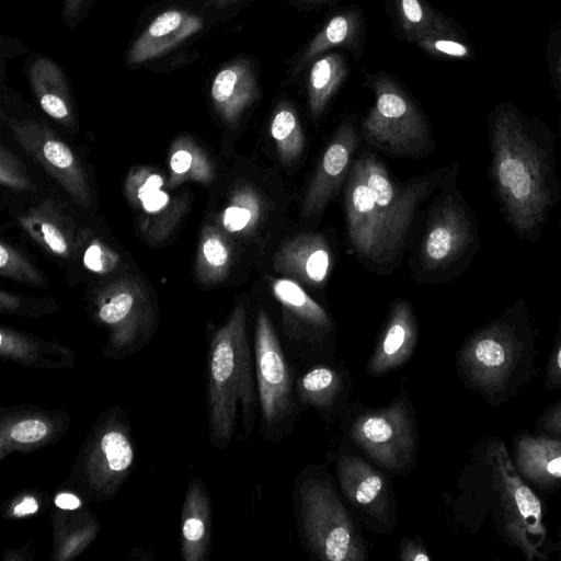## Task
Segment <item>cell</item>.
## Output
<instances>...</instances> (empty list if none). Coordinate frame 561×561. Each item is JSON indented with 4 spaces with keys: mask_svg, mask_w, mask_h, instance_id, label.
I'll return each instance as SVG.
<instances>
[{
    "mask_svg": "<svg viewBox=\"0 0 561 561\" xmlns=\"http://www.w3.org/2000/svg\"><path fill=\"white\" fill-rule=\"evenodd\" d=\"M416 43L434 55L453 58H467L471 56L470 47L459 38L451 24L425 35L417 39Z\"/></svg>",
    "mask_w": 561,
    "mask_h": 561,
    "instance_id": "cell-35",
    "label": "cell"
},
{
    "mask_svg": "<svg viewBox=\"0 0 561 561\" xmlns=\"http://www.w3.org/2000/svg\"><path fill=\"white\" fill-rule=\"evenodd\" d=\"M87 0H65L64 19L69 23L73 21L82 10Z\"/></svg>",
    "mask_w": 561,
    "mask_h": 561,
    "instance_id": "cell-43",
    "label": "cell"
},
{
    "mask_svg": "<svg viewBox=\"0 0 561 561\" xmlns=\"http://www.w3.org/2000/svg\"><path fill=\"white\" fill-rule=\"evenodd\" d=\"M30 82L42 110L65 125L73 122L71 95L66 77L53 60L36 59L30 68Z\"/></svg>",
    "mask_w": 561,
    "mask_h": 561,
    "instance_id": "cell-24",
    "label": "cell"
},
{
    "mask_svg": "<svg viewBox=\"0 0 561 561\" xmlns=\"http://www.w3.org/2000/svg\"><path fill=\"white\" fill-rule=\"evenodd\" d=\"M324 462L333 463L340 492L363 528L377 536L391 535L399 524V501L392 476L365 457L328 448Z\"/></svg>",
    "mask_w": 561,
    "mask_h": 561,
    "instance_id": "cell-8",
    "label": "cell"
},
{
    "mask_svg": "<svg viewBox=\"0 0 561 561\" xmlns=\"http://www.w3.org/2000/svg\"><path fill=\"white\" fill-rule=\"evenodd\" d=\"M357 28L358 19L355 13L343 12L334 15L307 46L296 70L329 48L351 43Z\"/></svg>",
    "mask_w": 561,
    "mask_h": 561,
    "instance_id": "cell-31",
    "label": "cell"
},
{
    "mask_svg": "<svg viewBox=\"0 0 561 561\" xmlns=\"http://www.w3.org/2000/svg\"><path fill=\"white\" fill-rule=\"evenodd\" d=\"M203 517L201 513L191 511V514L183 520L182 534L186 553L196 551L204 537L207 536L208 526Z\"/></svg>",
    "mask_w": 561,
    "mask_h": 561,
    "instance_id": "cell-39",
    "label": "cell"
},
{
    "mask_svg": "<svg viewBox=\"0 0 561 561\" xmlns=\"http://www.w3.org/2000/svg\"><path fill=\"white\" fill-rule=\"evenodd\" d=\"M203 20L182 9L159 13L133 43L130 64H142L179 47L203 28Z\"/></svg>",
    "mask_w": 561,
    "mask_h": 561,
    "instance_id": "cell-21",
    "label": "cell"
},
{
    "mask_svg": "<svg viewBox=\"0 0 561 561\" xmlns=\"http://www.w3.org/2000/svg\"><path fill=\"white\" fill-rule=\"evenodd\" d=\"M262 206V198L253 187H239L221 214L224 229L230 233L250 234L260 221Z\"/></svg>",
    "mask_w": 561,
    "mask_h": 561,
    "instance_id": "cell-30",
    "label": "cell"
},
{
    "mask_svg": "<svg viewBox=\"0 0 561 561\" xmlns=\"http://www.w3.org/2000/svg\"><path fill=\"white\" fill-rule=\"evenodd\" d=\"M48 426L38 419H27L15 423L10 430V438L20 444H31L43 439Z\"/></svg>",
    "mask_w": 561,
    "mask_h": 561,
    "instance_id": "cell-40",
    "label": "cell"
},
{
    "mask_svg": "<svg viewBox=\"0 0 561 561\" xmlns=\"http://www.w3.org/2000/svg\"><path fill=\"white\" fill-rule=\"evenodd\" d=\"M38 508L37 502L33 497H24L21 503H19L14 510L13 514L14 516L22 517L26 515L34 514Z\"/></svg>",
    "mask_w": 561,
    "mask_h": 561,
    "instance_id": "cell-44",
    "label": "cell"
},
{
    "mask_svg": "<svg viewBox=\"0 0 561 561\" xmlns=\"http://www.w3.org/2000/svg\"><path fill=\"white\" fill-rule=\"evenodd\" d=\"M296 1H300V2H321V1H327V0H296Z\"/></svg>",
    "mask_w": 561,
    "mask_h": 561,
    "instance_id": "cell-50",
    "label": "cell"
},
{
    "mask_svg": "<svg viewBox=\"0 0 561 561\" xmlns=\"http://www.w3.org/2000/svg\"><path fill=\"white\" fill-rule=\"evenodd\" d=\"M356 163L371 191L383 229L388 257H391L401 248L414 210L428 185L396 186L386 168L371 154H363Z\"/></svg>",
    "mask_w": 561,
    "mask_h": 561,
    "instance_id": "cell-13",
    "label": "cell"
},
{
    "mask_svg": "<svg viewBox=\"0 0 561 561\" xmlns=\"http://www.w3.org/2000/svg\"><path fill=\"white\" fill-rule=\"evenodd\" d=\"M402 30L412 41L444 28L450 23L436 14L424 0H396Z\"/></svg>",
    "mask_w": 561,
    "mask_h": 561,
    "instance_id": "cell-32",
    "label": "cell"
},
{
    "mask_svg": "<svg viewBox=\"0 0 561 561\" xmlns=\"http://www.w3.org/2000/svg\"><path fill=\"white\" fill-rule=\"evenodd\" d=\"M334 430L328 448L358 454L392 477H407L419 461L417 416L404 385L382 407L351 400Z\"/></svg>",
    "mask_w": 561,
    "mask_h": 561,
    "instance_id": "cell-6",
    "label": "cell"
},
{
    "mask_svg": "<svg viewBox=\"0 0 561 561\" xmlns=\"http://www.w3.org/2000/svg\"><path fill=\"white\" fill-rule=\"evenodd\" d=\"M419 344V324L411 305L396 300L385 327L365 365L369 378H379L400 369L412 358Z\"/></svg>",
    "mask_w": 561,
    "mask_h": 561,
    "instance_id": "cell-16",
    "label": "cell"
},
{
    "mask_svg": "<svg viewBox=\"0 0 561 561\" xmlns=\"http://www.w3.org/2000/svg\"><path fill=\"white\" fill-rule=\"evenodd\" d=\"M0 305L2 310H13L18 307L19 300L15 296L11 295V293H5L4 290H1Z\"/></svg>",
    "mask_w": 561,
    "mask_h": 561,
    "instance_id": "cell-46",
    "label": "cell"
},
{
    "mask_svg": "<svg viewBox=\"0 0 561 561\" xmlns=\"http://www.w3.org/2000/svg\"><path fill=\"white\" fill-rule=\"evenodd\" d=\"M163 178L146 168L133 170L125 183V193L141 215L142 230L161 240L184 213V204L172 201L162 187Z\"/></svg>",
    "mask_w": 561,
    "mask_h": 561,
    "instance_id": "cell-18",
    "label": "cell"
},
{
    "mask_svg": "<svg viewBox=\"0 0 561 561\" xmlns=\"http://www.w3.org/2000/svg\"><path fill=\"white\" fill-rule=\"evenodd\" d=\"M209 431L217 448H226L240 426L249 439L259 412L254 353L243 301L234 306L217 330L209 348Z\"/></svg>",
    "mask_w": 561,
    "mask_h": 561,
    "instance_id": "cell-4",
    "label": "cell"
},
{
    "mask_svg": "<svg viewBox=\"0 0 561 561\" xmlns=\"http://www.w3.org/2000/svg\"><path fill=\"white\" fill-rule=\"evenodd\" d=\"M20 222L44 249L64 257L70 255L73 233L70 224L54 205L43 203L21 217Z\"/></svg>",
    "mask_w": 561,
    "mask_h": 561,
    "instance_id": "cell-25",
    "label": "cell"
},
{
    "mask_svg": "<svg viewBox=\"0 0 561 561\" xmlns=\"http://www.w3.org/2000/svg\"><path fill=\"white\" fill-rule=\"evenodd\" d=\"M511 456L518 473L538 494L561 491V435L519 430L512 436Z\"/></svg>",
    "mask_w": 561,
    "mask_h": 561,
    "instance_id": "cell-15",
    "label": "cell"
},
{
    "mask_svg": "<svg viewBox=\"0 0 561 561\" xmlns=\"http://www.w3.org/2000/svg\"><path fill=\"white\" fill-rule=\"evenodd\" d=\"M169 187L185 181L209 183L214 171L208 157L190 138H179L172 146L170 157Z\"/></svg>",
    "mask_w": 561,
    "mask_h": 561,
    "instance_id": "cell-28",
    "label": "cell"
},
{
    "mask_svg": "<svg viewBox=\"0 0 561 561\" xmlns=\"http://www.w3.org/2000/svg\"><path fill=\"white\" fill-rule=\"evenodd\" d=\"M295 391L304 412L313 410L332 434L351 402L353 380L343 358L298 370Z\"/></svg>",
    "mask_w": 561,
    "mask_h": 561,
    "instance_id": "cell-14",
    "label": "cell"
},
{
    "mask_svg": "<svg viewBox=\"0 0 561 561\" xmlns=\"http://www.w3.org/2000/svg\"><path fill=\"white\" fill-rule=\"evenodd\" d=\"M55 504L61 510H76L80 506V500L71 493H60L55 499Z\"/></svg>",
    "mask_w": 561,
    "mask_h": 561,
    "instance_id": "cell-45",
    "label": "cell"
},
{
    "mask_svg": "<svg viewBox=\"0 0 561 561\" xmlns=\"http://www.w3.org/2000/svg\"><path fill=\"white\" fill-rule=\"evenodd\" d=\"M399 561H431L432 557L423 539L419 535L405 536L398 545Z\"/></svg>",
    "mask_w": 561,
    "mask_h": 561,
    "instance_id": "cell-42",
    "label": "cell"
},
{
    "mask_svg": "<svg viewBox=\"0 0 561 561\" xmlns=\"http://www.w3.org/2000/svg\"><path fill=\"white\" fill-rule=\"evenodd\" d=\"M332 265L330 247L319 233L286 240L273 257L276 273L308 286H323Z\"/></svg>",
    "mask_w": 561,
    "mask_h": 561,
    "instance_id": "cell-20",
    "label": "cell"
},
{
    "mask_svg": "<svg viewBox=\"0 0 561 561\" xmlns=\"http://www.w3.org/2000/svg\"><path fill=\"white\" fill-rule=\"evenodd\" d=\"M543 388L547 391L561 389V313L557 333L545 368Z\"/></svg>",
    "mask_w": 561,
    "mask_h": 561,
    "instance_id": "cell-37",
    "label": "cell"
},
{
    "mask_svg": "<svg viewBox=\"0 0 561 561\" xmlns=\"http://www.w3.org/2000/svg\"><path fill=\"white\" fill-rule=\"evenodd\" d=\"M253 353L260 434L265 442L277 444L294 432L304 410L295 391L298 368L263 308L256 313Z\"/></svg>",
    "mask_w": 561,
    "mask_h": 561,
    "instance_id": "cell-7",
    "label": "cell"
},
{
    "mask_svg": "<svg viewBox=\"0 0 561 561\" xmlns=\"http://www.w3.org/2000/svg\"><path fill=\"white\" fill-rule=\"evenodd\" d=\"M96 456V480L102 481L124 472L134 458L131 445L117 431H110L101 437Z\"/></svg>",
    "mask_w": 561,
    "mask_h": 561,
    "instance_id": "cell-33",
    "label": "cell"
},
{
    "mask_svg": "<svg viewBox=\"0 0 561 561\" xmlns=\"http://www.w3.org/2000/svg\"><path fill=\"white\" fill-rule=\"evenodd\" d=\"M535 433L561 435V397L546 407L536 420Z\"/></svg>",
    "mask_w": 561,
    "mask_h": 561,
    "instance_id": "cell-41",
    "label": "cell"
},
{
    "mask_svg": "<svg viewBox=\"0 0 561 561\" xmlns=\"http://www.w3.org/2000/svg\"><path fill=\"white\" fill-rule=\"evenodd\" d=\"M347 73L339 54H327L317 59L308 76V101L313 118L319 117Z\"/></svg>",
    "mask_w": 561,
    "mask_h": 561,
    "instance_id": "cell-27",
    "label": "cell"
},
{
    "mask_svg": "<svg viewBox=\"0 0 561 561\" xmlns=\"http://www.w3.org/2000/svg\"><path fill=\"white\" fill-rule=\"evenodd\" d=\"M488 139V176L499 209L518 238L535 242L561 201L553 135L501 104L489 118Z\"/></svg>",
    "mask_w": 561,
    "mask_h": 561,
    "instance_id": "cell-2",
    "label": "cell"
},
{
    "mask_svg": "<svg viewBox=\"0 0 561 561\" xmlns=\"http://www.w3.org/2000/svg\"><path fill=\"white\" fill-rule=\"evenodd\" d=\"M84 264L96 273H108L115 268L118 257L100 241L92 242L84 252Z\"/></svg>",
    "mask_w": 561,
    "mask_h": 561,
    "instance_id": "cell-38",
    "label": "cell"
},
{
    "mask_svg": "<svg viewBox=\"0 0 561 561\" xmlns=\"http://www.w3.org/2000/svg\"><path fill=\"white\" fill-rule=\"evenodd\" d=\"M232 263V249L228 238L216 227L204 229L195 270L204 285H214L227 277Z\"/></svg>",
    "mask_w": 561,
    "mask_h": 561,
    "instance_id": "cell-26",
    "label": "cell"
},
{
    "mask_svg": "<svg viewBox=\"0 0 561 561\" xmlns=\"http://www.w3.org/2000/svg\"><path fill=\"white\" fill-rule=\"evenodd\" d=\"M557 72H558L559 78H560V80H561V58H560V60H559V62H558V66H557Z\"/></svg>",
    "mask_w": 561,
    "mask_h": 561,
    "instance_id": "cell-49",
    "label": "cell"
},
{
    "mask_svg": "<svg viewBox=\"0 0 561 561\" xmlns=\"http://www.w3.org/2000/svg\"><path fill=\"white\" fill-rule=\"evenodd\" d=\"M376 101L363 123L365 137L397 152H415L428 139L425 121L405 93L390 79L375 82Z\"/></svg>",
    "mask_w": 561,
    "mask_h": 561,
    "instance_id": "cell-11",
    "label": "cell"
},
{
    "mask_svg": "<svg viewBox=\"0 0 561 561\" xmlns=\"http://www.w3.org/2000/svg\"><path fill=\"white\" fill-rule=\"evenodd\" d=\"M457 491L448 500L455 524L472 535L486 526L526 561L550 559L545 503L518 473L502 437H483L469 449Z\"/></svg>",
    "mask_w": 561,
    "mask_h": 561,
    "instance_id": "cell-1",
    "label": "cell"
},
{
    "mask_svg": "<svg viewBox=\"0 0 561 561\" xmlns=\"http://www.w3.org/2000/svg\"><path fill=\"white\" fill-rule=\"evenodd\" d=\"M346 224L351 242L360 256L381 261L388 257L383 229L370 188L355 162L345 190Z\"/></svg>",
    "mask_w": 561,
    "mask_h": 561,
    "instance_id": "cell-17",
    "label": "cell"
},
{
    "mask_svg": "<svg viewBox=\"0 0 561 561\" xmlns=\"http://www.w3.org/2000/svg\"><path fill=\"white\" fill-rule=\"evenodd\" d=\"M282 310L283 344L298 370L336 358V328L327 309L288 277L271 278Z\"/></svg>",
    "mask_w": 561,
    "mask_h": 561,
    "instance_id": "cell-9",
    "label": "cell"
},
{
    "mask_svg": "<svg viewBox=\"0 0 561 561\" xmlns=\"http://www.w3.org/2000/svg\"><path fill=\"white\" fill-rule=\"evenodd\" d=\"M0 274L33 286L43 285L44 279L31 262L4 241L0 244Z\"/></svg>",
    "mask_w": 561,
    "mask_h": 561,
    "instance_id": "cell-34",
    "label": "cell"
},
{
    "mask_svg": "<svg viewBox=\"0 0 561 561\" xmlns=\"http://www.w3.org/2000/svg\"><path fill=\"white\" fill-rule=\"evenodd\" d=\"M0 182L3 186L16 191H25L31 186L25 168L4 146L0 147Z\"/></svg>",
    "mask_w": 561,
    "mask_h": 561,
    "instance_id": "cell-36",
    "label": "cell"
},
{
    "mask_svg": "<svg viewBox=\"0 0 561 561\" xmlns=\"http://www.w3.org/2000/svg\"><path fill=\"white\" fill-rule=\"evenodd\" d=\"M481 247L470 206L458 191L450 192L434 208L421 248L423 265L443 270L470 262Z\"/></svg>",
    "mask_w": 561,
    "mask_h": 561,
    "instance_id": "cell-10",
    "label": "cell"
},
{
    "mask_svg": "<svg viewBox=\"0 0 561 561\" xmlns=\"http://www.w3.org/2000/svg\"><path fill=\"white\" fill-rule=\"evenodd\" d=\"M357 140L351 124L344 123L336 129L308 186L301 205V216L311 217L324 210L344 180Z\"/></svg>",
    "mask_w": 561,
    "mask_h": 561,
    "instance_id": "cell-19",
    "label": "cell"
},
{
    "mask_svg": "<svg viewBox=\"0 0 561 561\" xmlns=\"http://www.w3.org/2000/svg\"><path fill=\"white\" fill-rule=\"evenodd\" d=\"M142 287L133 278H118L99 295L98 316L105 324L123 330L148 318L150 310Z\"/></svg>",
    "mask_w": 561,
    "mask_h": 561,
    "instance_id": "cell-23",
    "label": "cell"
},
{
    "mask_svg": "<svg viewBox=\"0 0 561 561\" xmlns=\"http://www.w3.org/2000/svg\"><path fill=\"white\" fill-rule=\"evenodd\" d=\"M547 553L549 557L551 554H557L559 559H561V533H559L556 537V539H551L548 547H547Z\"/></svg>",
    "mask_w": 561,
    "mask_h": 561,
    "instance_id": "cell-47",
    "label": "cell"
},
{
    "mask_svg": "<svg viewBox=\"0 0 561 561\" xmlns=\"http://www.w3.org/2000/svg\"><path fill=\"white\" fill-rule=\"evenodd\" d=\"M257 95L259 87L253 68L243 59L222 67L214 77L210 88L213 105L228 124L239 122Z\"/></svg>",
    "mask_w": 561,
    "mask_h": 561,
    "instance_id": "cell-22",
    "label": "cell"
},
{
    "mask_svg": "<svg viewBox=\"0 0 561 561\" xmlns=\"http://www.w3.org/2000/svg\"><path fill=\"white\" fill-rule=\"evenodd\" d=\"M291 505L299 542L309 560H368L363 526L327 462L310 463L299 470L294 478Z\"/></svg>",
    "mask_w": 561,
    "mask_h": 561,
    "instance_id": "cell-5",
    "label": "cell"
},
{
    "mask_svg": "<svg viewBox=\"0 0 561 561\" xmlns=\"http://www.w3.org/2000/svg\"><path fill=\"white\" fill-rule=\"evenodd\" d=\"M8 125L23 150L72 197L88 207L92 196L85 172L73 151L48 126L9 119Z\"/></svg>",
    "mask_w": 561,
    "mask_h": 561,
    "instance_id": "cell-12",
    "label": "cell"
},
{
    "mask_svg": "<svg viewBox=\"0 0 561 561\" xmlns=\"http://www.w3.org/2000/svg\"><path fill=\"white\" fill-rule=\"evenodd\" d=\"M539 332L523 296L466 336L455 355L459 380L489 407L507 404L538 376Z\"/></svg>",
    "mask_w": 561,
    "mask_h": 561,
    "instance_id": "cell-3",
    "label": "cell"
},
{
    "mask_svg": "<svg viewBox=\"0 0 561 561\" xmlns=\"http://www.w3.org/2000/svg\"><path fill=\"white\" fill-rule=\"evenodd\" d=\"M280 161L291 164L301 156L305 147V136L295 108L287 102H282L275 108L270 126Z\"/></svg>",
    "mask_w": 561,
    "mask_h": 561,
    "instance_id": "cell-29",
    "label": "cell"
},
{
    "mask_svg": "<svg viewBox=\"0 0 561 561\" xmlns=\"http://www.w3.org/2000/svg\"><path fill=\"white\" fill-rule=\"evenodd\" d=\"M211 4H215L217 7H220V8H224V7H227L238 0H205Z\"/></svg>",
    "mask_w": 561,
    "mask_h": 561,
    "instance_id": "cell-48",
    "label": "cell"
}]
</instances>
